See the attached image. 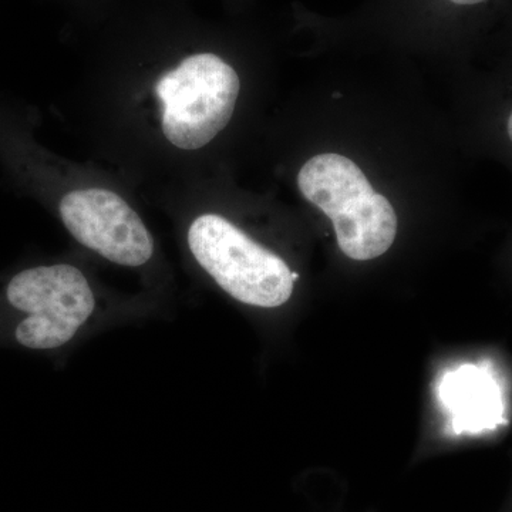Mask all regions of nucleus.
<instances>
[{
    "mask_svg": "<svg viewBox=\"0 0 512 512\" xmlns=\"http://www.w3.org/2000/svg\"><path fill=\"white\" fill-rule=\"evenodd\" d=\"M94 150L151 194L204 178L208 151L237 114L242 80L211 50L110 64L83 79Z\"/></svg>",
    "mask_w": 512,
    "mask_h": 512,
    "instance_id": "1",
    "label": "nucleus"
},
{
    "mask_svg": "<svg viewBox=\"0 0 512 512\" xmlns=\"http://www.w3.org/2000/svg\"><path fill=\"white\" fill-rule=\"evenodd\" d=\"M39 114L0 101V171L18 194L56 215L83 248L111 264L144 269L157 241L138 210L136 188L101 165L60 156L37 137Z\"/></svg>",
    "mask_w": 512,
    "mask_h": 512,
    "instance_id": "2",
    "label": "nucleus"
},
{
    "mask_svg": "<svg viewBox=\"0 0 512 512\" xmlns=\"http://www.w3.org/2000/svg\"><path fill=\"white\" fill-rule=\"evenodd\" d=\"M184 212V239L192 261L235 301L279 308L291 299L298 274L284 258L211 210L190 184L154 192Z\"/></svg>",
    "mask_w": 512,
    "mask_h": 512,
    "instance_id": "3",
    "label": "nucleus"
},
{
    "mask_svg": "<svg viewBox=\"0 0 512 512\" xmlns=\"http://www.w3.org/2000/svg\"><path fill=\"white\" fill-rule=\"evenodd\" d=\"M5 298L13 309L26 315L16 328V340L35 350L57 349L69 343L97 306L92 279L70 262L16 272L5 286Z\"/></svg>",
    "mask_w": 512,
    "mask_h": 512,
    "instance_id": "4",
    "label": "nucleus"
},
{
    "mask_svg": "<svg viewBox=\"0 0 512 512\" xmlns=\"http://www.w3.org/2000/svg\"><path fill=\"white\" fill-rule=\"evenodd\" d=\"M340 251L355 261H370L392 247L397 234L393 205L376 191L353 198L330 215Z\"/></svg>",
    "mask_w": 512,
    "mask_h": 512,
    "instance_id": "5",
    "label": "nucleus"
},
{
    "mask_svg": "<svg viewBox=\"0 0 512 512\" xmlns=\"http://www.w3.org/2000/svg\"><path fill=\"white\" fill-rule=\"evenodd\" d=\"M439 394L457 433L493 429L503 421L500 389L480 367L466 365L447 373Z\"/></svg>",
    "mask_w": 512,
    "mask_h": 512,
    "instance_id": "6",
    "label": "nucleus"
},
{
    "mask_svg": "<svg viewBox=\"0 0 512 512\" xmlns=\"http://www.w3.org/2000/svg\"><path fill=\"white\" fill-rule=\"evenodd\" d=\"M296 181L303 197L328 218L345 202L375 191L359 165L339 154L312 157L302 165Z\"/></svg>",
    "mask_w": 512,
    "mask_h": 512,
    "instance_id": "7",
    "label": "nucleus"
},
{
    "mask_svg": "<svg viewBox=\"0 0 512 512\" xmlns=\"http://www.w3.org/2000/svg\"><path fill=\"white\" fill-rule=\"evenodd\" d=\"M450 2L458 6H476L488 2V0H450Z\"/></svg>",
    "mask_w": 512,
    "mask_h": 512,
    "instance_id": "8",
    "label": "nucleus"
}]
</instances>
